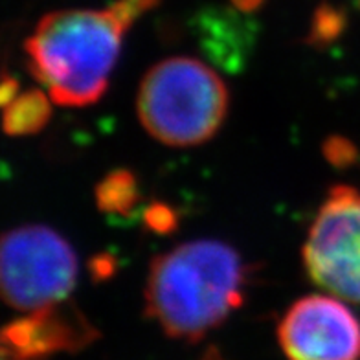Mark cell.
<instances>
[{"mask_svg":"<svg viewBox=\"0 0 360 360\" xmlns=\"http://www.w3.org/2000/svg\"><path fill=\"white\" fill-rule=\"evenodd\" d=\"M160 0H116L107 10L44 15L26 41L28 65L56 103L85 107L105 94L125 32Z\"/></svg>","mask_w":360,"mask_h":360,"instance_id":"obj_1","label":"cell"},{"mask_svg":"<svg viewBox=\"0 0 360 360\" xmlns=\"http://www.w3.org/2000/svg\"><path fill=\"white\" fill-rule=\"evenodd\" d=\"M19 83L17 79L10 76V74H4V79H2V86H0V101L2 105H8L10 101H13L17 96H19Z\"/></svg>","mask_w":360,"mask_h":360,"instance_id":"obj_13","label":"cell"},{"mask_svg":"<svg viewBox=\"0 0 360 360\" xmlns=\"http://www.w3.org/2000/svg\"><path fill=\"white\" fill-rule=\"evenodd\" d=\"M232 2L236 4V8H239V10L252 11L256 10V8H259L263 0H232Z\"/></svg>","mask_w":360,"mask_h":360,"instance_id":"obj_15","label":"cell"},{"mask_svg":"<svg viewBox=\"0 0 360 360\" xmlns=\"http://www.w3.org/2000/svg\"><path fill=\"white\" fill-rule=\"evenodd\" d=\"M344 28V17L333 8H320L314 17L313 32H311V43L322 44L329 43L333 39H337L338 34Z\"/></svg>","mask_w":360,"mask_h":360,"instance_id":"obj_10","label":"cell"},{"mask_svg":"<svg viewBox=\"0 0 360 360\" xmlns=\"http://www.w3.org/2000/svg\"><path fill=\"white\" fill-rule=\"evenodd\" d=\"M112 261L109 263V257L107 256H101L100 257V263L98 265H94V272H98V276L100 278H105V276H109V272L112 270Z\"/></svg>","mask_w":360,"mask_h":360,"instance_id":"obj_14","label":"cell"},{"mask_svg":"<svg viewBox=\"0 0 360 360\" xmlns=\"http://www.w3.org/2000/svg\"><path fill=\"white\" fill-rule=\"evenodd\" d=\"M245 265L224 243L193 241L155 257L146 313L167 337L199 342L241 307Z\"/></svg>","mask_w":360,"mask_h":360,"instance_id":"obj_2","label":"cell"},{"mask_svg":"<svg viewBox=\"0 0 360 360\" xmlns=\"http://www.w3.org/2000/svg\"><path fill=\"white\" fill-rule=\"evenodd\" d=\"M359 2H360V0H359Z\"/></svg>","mask_w":360,"mask_h":360,"instance_id":"obj_17","label":"cell"},{"mask_svg":"<svg viewBox=\"0 0 360 360\" xmlns=\"http://www.w3.org/2000/svg\"><path fill=\"white\" fill-rule=\"evenodd\" d=\"M100 337L89 318L72 302L35 309L2 329V360H48L77 353Z\"/></svg>","mask_w":360,"mask_h":360,"instance_id":"obj_7","label":"cell"},{"mask_svg":"<svg viewBox=\"0 0 360 360\" xmlns=\"http://www.w3.org/2000/svg\"><path fill=\"white\" fill-rule=\"evenodd\" d=\"M323 155H326L327 160L335 164L337 167H346L355 162L356 149L346 138L333 136L323 146Z\"/></svg>","mask_w":360,"mask_h":360,"instance_id":"obj_11","label":"cell"},{"mask_svg":"<svg viewBox=\"0 0 360 360\" xmlns=\"http://www.w3.org/2000/svg\"><path fill=\"white\" fill-rule=\"evenodd\" d=\"M202 360H224V359L221 355H219V353H215V351H210L208 355L204 356Z\"/></svg>","mask_w":360,"mask_h":360,"instance_id":"obj_16","label":"cell"},{"mask_svg":"<svg viewBox=\"0 0 360 360\" xmlns=\"http://www.w3.org/2000/svg\"><path fill=\"white\" fill-rule=\"evenodd\" d=\"M146 223L153 232H173L176 228V214L169 206H166V204L155 202L146 210Z\"/></svg>","mask_w":360,"mask_h":360,"instance_id":"obj_12","label":"cell"},{"mask_svg":"<svg viewBox=\"0 0 360 360\" xmlns=\"http://www.w3.org/2000/svg\"><path fill=\"white\" fill-rule=\"evenodd\" d=\"M138 186L133 173L125 169L112 171L96 188V200L107 214L129 215L138 202Z\"/></svg>","mask_w":360,"mask_h":360,"instance_id":"obj_9","label":"cell"},{"mask_svg":"<svg viewBox=\"0 0 360 360\" xmlns=\"http://www.w3.org/2000/svg\"><path fill=\"white\" fill-rule=\"evenodd\" d=\"M2 296L10 307L35 311L59 304L76 287V252L46 226H20L2 239Z\"/></svg>","mask_w":360,"mask_h":360,"instance_id":"obj_4","label":"cell"},{"mask_svg":"<svg viewBox=\"0 0 360 360\" xmlns=\"http://www.w3.org/2000/svg\"><path fill=\"white\" fill-rule=\"evenodd\" d=\"M52 107L43 90H28L4 107V131L11 136L39 133L48 124Z\"/></svg>","mask_w":360,"mask_h":360,"instance_id":"obj_8","label":"cell"},{"mask_svg":"<svg viewBox=\"0 0 360 360\" xmlns=\"http://www.w3.org/2000/svg\"><path fill=\"white\" fill-rule=\"evenodd\" d=\"M136 107L142 125L158 142L173 147L199 146L224 122L228 90L204 63L173 57L147 72Z\"/></svg>","mask_w":360,"mask_h":360,"instance_id":"obj_3","label":"cell"},{"mask_svg":"<svg viewBox=\"0 0 360 360\" xmlns=\"http://www.w3.org/2000/svg\"><path fill=\"white\" fill-rule=\"evenodd\" d=\"M289 360H360V322L329 296H305L290 305L278 326Z\"/></svg>","mask_w":360,"mask_h":360,"instance_id":"obj_6","label":"cell"},{"mask_svg":"<svg viewBox=\"0 0 360 360\" xmlns=\"http://www.w3.org/2000/svg\"><path fill=\"white\" fill-rule=\"evenodd\" d=\"M307 274L316 285L360 304V193L335 186L318 212L304 247Z\"/></svg>","mask_w":360,"mask_h":360,"instance_id":"obj_5","label":"cell"}]
</instances>
